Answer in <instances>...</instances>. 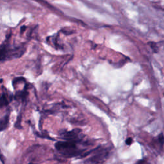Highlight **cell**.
Listing matches in <instances>:
<instances>
[{
	"instance_id": "12",
	"label": "cell",
	"mask_w": 164,
	"mask_h": 164,
	"mask_svg": "<svg viewBox=\"0 0 164 164\" xmlns=\"http://www.w3.org/2000/svg\"><path fill=\"white\" fill-rule=\"evenodd\" d=\"M149 44H151V48L153 49V50L155 51V52H157V49H156V46H155V44L153 43V42H151V43H149Z\"/></svg>"
},
{
	"instance_id": "3",
	"label": "cell",
	"mask_w": 164,
	"mask_h": 164,
	"mask_svg": "<svg viewBox=\"0 0 164 164\" xmlns=\"http://www.w3.org/2000/svg\"><path fill=\"white\" fill-rule=\"evenodd\" d=\"M108 156V153L105 149H100L97 151L96 153L89 158L86 163L90 164H103Z\"/></svg>"
},
{
	"instance_id": "13",
	"label": "cell",
	"mask_w": 164,
	"mask_h": 164,
	"mask_svg": "<svg viewBox=\"0 0 164 164\" xmlns=\"http://www.w3.org/2000/svg\"><path fill=\"white\" fill-rule=\"evenodd\" d=\"M26 28H27V27H26L25 26H23V27L21 28V34H23V33L25 31Z\"/></svg>"
},
{
	"instance_id": "11",
	"label": "cell",
	"mask_w": 164,
	"mask_h": 164,
	"mask_svg": "<svg viewBox=\"0 0 164 164\" xmlns=\"http://www.w3.org/2000/svg\"><path fill=\"white\" fill-rule=\"evenodd\" d=\"M0 161H1L2 164H5V157L3 155L1 151H0Z\"/></svg>"
},
{
	"instance_id": "4",
	"label": "cell",
	"mask_w": 164,
	"mask_h": 164,
	"mask_svg": "<svg viewBox=\"0 0 164 164\" xmlns=\"http://www.w3.org/2000/svg\"><path fill=\"white\" fill-rule=\"evenodd\" d=\"M82 130L80 129H74L70 132H64L61 134L64 139L78 144L82 142V139L80 137Z\"/></svg>"
},
{
	"instance_id": "2",
	"label": "cell",
	"mask_w": 164,
	"mask_h": 164,
	"mask_svg": "<svg viewBox=\"0 0 164 164\" xmlns=\"http://www.w3.org/2000/svg\"><path fill=\"white\" fill-rule=\"evenodd\" d=\"M75 142L71 141H59L55 144V148L64 156L73 157L79 155L82 151L78 150Z\"/></svg>"
},
{
	"instance_id": "5",
	"label": "cell",
	"mask_w": 164,
	"mask_h": 164,
	"mask_svg": "<svg viewBox=\"0 0 164 164\" xmlns=\"http://www.w3.org/2000/svg\"><path fill=\"white\" fill-rule=\"evenodd\" d=\"M9 118L10 115L7 114L3 118L0 119V132H2L7 128L9 122Z\"/></svg>"
},
{
	"instance_id": "8",
	"label": "cell",
	"mask_w": 164,
	"mask_h": 164,
	"mask_svg": "<svg viewBox=\"0 0 164 164\" xmlns=\"http://www.w3.org/2000/svg\"><path fill=\"white\" fill-rule=\"evenodd\" d=\"M35 134L38 137H41V138H42V139H49V140H54L52 139V138H51L48 135H46V133L44 134H41V133H39L38 132H35Z\"/></svg>"
},
{
	"instance_id": "9",
	"label": "cell",
	"mask_w": 164,
	"mask_h": 164,
	"mask_svg": "<svg viewBox=\"0 0 164 164\" xmlns=\"http://www.w3.org/2000/svg\"><path fill=\"white\" fill-rule=\"evenodd\" d=\"M158 141L159 142L160 144L163 146V144H164V136L162 133H160L159 136H158Z\"/></svg>"
},
{
	"instance_id": "1",
	"label": "cell",
	"mask_w": 164,
	"mask_h": 164,
	"mask_svg": "<svg viewBox=\"0 0 164 164\" xmlns=\"http://www.w3.org/2000/svg\"><path fill=\"white\" fill-rule=\"evenodd\" d=\"M25 48L23 46L12 47L8 39L0 46V62L5 61L12 58L21 57L24 53Z\"/></svg>"
},
{
	"instance_id": "10",
	"label": "cell",
	"mask_w": 164,
	"mask_h": 164,
	"mask_svg": "<svg viewBox=\"0 0 164 164\" xmlns=\"http://www.w3.org/2000/svg\"><path fill=\"white\" fill-rule=\"evenodd\" d=\"M132 142H133V140H132V138H128V139H127L126 140V141H125L126 144H127L128 146H130L131 144H132Z\"/></svg>"
},
{
	"instance_id": "7",
	"label": "cell",
	"mask_w": 164,
	"mask_h": 164,
	"mask_svg": "<svg viewBox=\"0 0 164 164\" xmlns=\"http://www.w3.org/2000/svg\"><path fill=\"white\" fill-rule=\"evenodd\" d=\"M21 118H22V115L21 114H20L19 115L18 117H17V121L15 123V127L17 129H21Z\"/></svg>"
},
{
	"instance_id": "6",
	"label": "cell",
	"mask_w": 164,
	"mask_h": 164,
	"mask_svg": "<svg viewBox=\"0 0 164 164\" xmlns=\"http://www.w3.org/2000/svg\"><path fill=\"white\" fill-rule=\"evenodd\" d=\"M9 103V101L8 100L7 97H6V94H3L0 96V108H2L3 107L7 105Z\"/></svg>"
}]
</instances>
